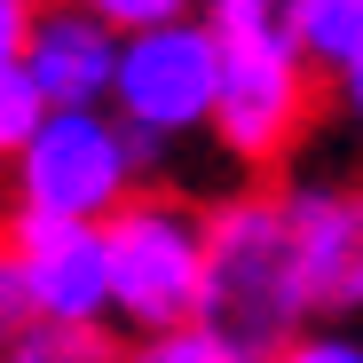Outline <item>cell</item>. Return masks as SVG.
<instances>
[{"label":"cell","instance_id":"cell-8","mask_svg":"<svg viewBox=\"0 0 363 363\" xmlns=\"http://www.w3.org/2000/svg\"><path fill=\"white\" fill-rule=\"evenodd\" d=\"M118 48L127 40H118L103 16H87L79 0H40L32 40H24V72H32L48 111H95V103H111Z\"/></svg>","mask_w":363,"mask_h":363},{"label":"cell","instance_id":"cell-13","mask_svg":"<svg viewBox=\"0 0 363 363\" xmlns=\"http://www.w3.org/2000/svg\"><path fill=\"white\" fill-rule=\"evenodd\" d=\"M0 363H118V347L103 332H55V324H40L32 340L0 347Z\"/></svg>","mask_w":363,"mask_h":363},{"label":"cell","instance_id":"cell-6","mask_svg":"<svg viewBox=\"0 0 363 363\" xmlns=\"http://www.w3.org/2000/svg\"><path fill=\"white\" fill-rule=\"evenodd\" d=\"M0 245L16 253L32 308L55 332H103L111 324V253L103 221H55V213H9Z\"/></svg>","mask_w":363,"mask_h":363},{"label":"cell","instance_id":"cell-18","mask_svg":"<svg viewBox=\"0 0 363 363\" xmlns=\"http://www.w3.org/2000/svg\"><path fill=\"white\" fill-rule=\"evenodd\" d=\"M332 87H340V111H347L355 127H363V64H347V72H340Z\"/></svg>","mask_w":363,"mask_h":363},{"label":"cell","instance_id":"cell-3","mask_svg":"<svg viewBox=\"0 0 363 363\" xmlns=\"http://www.w3.org/2000/svg\"><path fill=\"white\" fill-rule=\"evenodd\" d=\"M135 190H150L143 143L118 127V111H48L40 135L9 158V213H55V221H111Z\"/></svg>","mask_w":363,"mask_h":363},{"label":"cell","instance_id":"cell-1","mask_svg":"<svg viewBox=\"0 0 363 363\" xmlns=\"http://www.w3.org/2000/svg\"><path fill=\"white\" fill-rule=\"evenodd\" d=\"M198 324L229 340L245 363H277L292 340H308L316 324V292L300 269L292 221L277 190H229L206 206V300Z\"/></svg>","mask_w":363,"mask_h":363},{"label":"cell","instance_id":"cell-10","mask_svg":"<svg viewBox=\"0 0 363 363\" xmlns=\"http://www.w3.org/2000/svg\"><path fill=\"white\" fill-rule=\"evenodd\" d=\"M292 9L300 0H206V24L221 48H300Z\"/></svg>","mask_w":363,"mask_h":363},{"label":"cell","instance_id":"cell-11","mask_svg":"<svg viewBox=\"0 0 363 363\" xmlns=\"http://www.w3.org/2000/svg\"><path fill=\"white\" fill-rule=\"evenodd\" d=\"M118 363H245L229 340H213L206 324H174V332H143L118 347Z\"/></svg>","mask_w":363,"mask_h":363},{"label":"cell","instance_id":"cell-16","mask_svg":"<svg viewBox=\"0 0 363 363\" xmlns=\"http://www.w3.org/2000/svg\"><path fill=\"white\" fill-rule=\"evenodd\" d=\"M277 363H363V340H347V332H308V340H292Z\"/></svg>","mask_w":363,"mask_h":363},{"label":"cell","instance_id":"cell-9","mask_svg":"<svg viewBox=\"0 0 363 363\" xmlns=\"http://www.w3.org/2000/svg\"><path fill=\"white\" fill-rule=\"evenodd\" d=\"M292 32L316 79H340L347 64H363V0H300Z\"/></svg>","mask_w":363,"mask_h":363},{"label":"cell","instance_id":"cell-19","mask_svg":"<svg viewBox=\"0 0 363 363\" xmlns=\"http://www.w3.org/2000/svg\"><path fill=\"white\" fill-rule=\"evenodd\" d=\"M0 206H9V166H0Z\"/></svg>","mask_w":363,"mask_h":363},{"label":"cell","instance_id":"cell-12","mask_svg":"<svg viewBox=\"0 0 363 363\" xmlns=\"http://www.w3.org/2000/svg\"><path fill=\"white\" fill-rule=\"evenodd\" d=\"M40 118H48V103H40L32 72H24V64H0V166L40 135Z\"/></svg>","mask_w":363,"mask_h":363},{"label":"cell","instance_id":"cell-4","mask_svg":"<svg viewBox=\"0 0 363 363\" xmlns=\"http://www.w3.org/2000/svg\"><path fill=\"white\" fill-rule=\"evenodd\" d=\"M111 111L150 158V174L182 150V143H213V111H221V40L206 16H182L158 32H135L118 48V79H111Z\"/></svg>","mask_w":363,"mask_h":363},{"label":"cell","instance_id":"cell-15","mask_svg":"<svg viewBox=\"0 0 363 363\" xmlns=\"http://www.w3.org/2000/svg\"><path fill=\"white\" fill-rule=\"evenodd\" d=\"M32 332H40L32 284H24V269H16V253L0 245V347H16V340H32Z\"/></svg>","mask_w":363,"mask_h":363},{"label":"cell","instance_id":"cell-2","mask_svg":"<svg viewBox=\"0 0 363 363\" xmlns=\"http://www.w3.org/2000/svg\"><path fill=\"white\" fill-rule=\"evenodd\" d=\"M103 253H111V324L174 332L198 324L206 300V206L174 198V190H135L103 221Z\"/></svg>","mask_w":363,"mask_h":363},{"label":"cell","instance_id":"cell-17","mask_svg":"<svg viewBox=\"0 0 363 363\" xmlns=\"http://www.w3.org/2000/svg\"><path fill=\"white\" fill-rule=\"evenodd\" d=\"M32 16H40V0H0V64H24Z\"/></svg>","mask_w":363,"mask_h":363},{"label":"cell","instance_id":"cell-14","mask_svg":"<svg viewBox=\"0 0 363 363\" xmlns=\"http://www.w3.org/2000/svg\"><path fill=\"white\" fill-rule=\"evenodd\" d=\"M87 16H103L118 40L135 32H158V24H182V16H206V0H79Z\"/></svg>","mask_w":363,"mask_h":363},{"label":"cell","instance_id":"cell-7","mask_svg":"<svg viewBox=\"0 0 363 363\" xmlns=\"http://www.w3.org/2000/svg\"><path fill=\"white\" fill-rule=\"evenodd\" d=\"M277 198L292 221L300 269H308L316 316H355L363 308V182L308 174V182H284Z\"/></svg>","mask_w":363,"mask_h":363},{"label":"cell","instance_id":"cell-5","mask_svg":"<svg viewBox=\"0 0 363 363\" xmlns=\"http://www.w3.org/2000/svg\"><path fill=\"white\" fill-rule=\"evenodd\" d=\"M316 118V72L300 48H221L213 150L229 166H284Z\"/></svg>","mask_w":363,"mask_h":363}]
</instances>
